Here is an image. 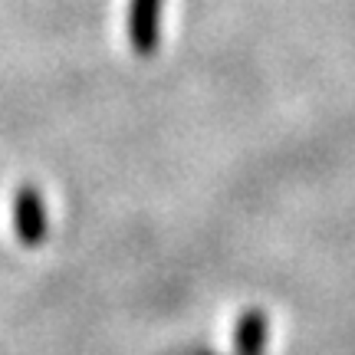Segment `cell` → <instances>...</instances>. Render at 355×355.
Wrapping results in <instances>:
<instances>
[{
    "label": "cell",
    "instance_id": "cell-1",
    "mask_svg": "<svg viewBox=\"0 0 355 355\" xmlns=\"http://www.w3.org/2000/svg\"><path fill=\"white\" fill-rule=\"evenodd\" d=\"M165 0H132L128 3V40L139 56H152L162 43Z\"/></svg>",
    "mask_w": 355,
    "mask_h": 355
},
{
    "label": "cell",
    "instance_id": "cell-2",
    "mask_svg": "<svg viewBox=\"0 0 355 355\" xmlns=\"http://www.w3.org/2000/svg\"><path fill=\"white\" fill-rule=\"evenodd\" d=\"M13 230L24 247H40L46 241V207L37 188H20L13 201Z\"/></svg>",
    "mask_w": 355,
    "mask_h": 355
},
{
    "label": "cell",
    "instance_id": "cell-3",
    "mask_svg": "<svg viewBox=\"0 0 355 355\" xmlns=\"http://www.w3.org/2000/svg\"><path fill=\"white\" fill-rule=\"evenodd\" d=\"M270 319L263 309H247L234 329V355H266Z\"/></svg>",
    "mask_w": 355,
    "mask_h": 355
}]
</instances>
